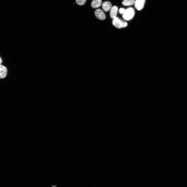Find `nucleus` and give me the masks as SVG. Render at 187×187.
<instances>
[{
    "label": "nucleus",
    "mask_w": 187,
    "mask_h": 187,
    "mask_svg": "<svg viewBox=\"0 0 187 187\" xmlns=\"http://www.w3.org/2000/svg\"><path fill=\"white\" fill-rule=\"evenodd\" d=\"M118 11V7L116 6H114L112 7L110 10V15L111 18L113 19L117 16Z\"/></svg>",
    "instance_id": "nucleus-6"
},
{
    "label": "nucleus",
    "mask_w": 187,
    "mask_h": 187,
    "mask_svg": "<svg viewBox=\"0 0 187 187\" xmlns=\"http://www.w3.org/2000/svg\"><path fill=\"white\" fill-rule=\"evenodd\" d=\"M112 22L113 25L118 29L125 28L128 25L127 22L117 17L113 19Z\"/></svg>",
    "instance_id": "nucleus-2"
},
{
    "label": "nucleus",
    "mask_w": 187,
    "mask_h": 187,
    "mask_svg": "<svg viewBox=\"0 0 187 187\" xmlns=\"http://www.w3.org/2000/svg\"><path fill=\"white\" fill-rule=\"evenodd\" d=\"M145 0H136L134 3L135 7L138 10L142 9L144 6Z\"/></svg>",
    "instance_id": "nucleus-4"
},
{
    "label": "nucleus",
    "mask_w": 187,
    "mask_h": 187,
    "mask_svg": "<svg viewBox=\"0 0 187 187\" xmlns=\"http://www.w3.org/2000/svg\"><path fill=\"white\" fill-rule=\"evenodd\" d=\"M95 15L96 17L101 20H104L106 18V16L103 11L101 9H98L95 11Z\"/></svg>",
    "instance_id": "nucleus-3"
},
{
    "label": "nucleus",
    "mask_w": 187,
    "mask_h": 187,
    "mask_svg": "<svg viewBox=\"0 0 187 187\" xmlns=\"http://www.w3.org/2000/svg\"><path fill=\"white\" fill-rule=\"evenodd\" d=\"M135 13V10L133 8H128L125 10L124 13L122 15V17L125 21H130L133 18Z\"/></svg>",
    "instance_id": "nucleus-1"
},
{
    "label": "nucleus",
    "mask_w": 187,
    "mask_h": 187,
    "mask_svg": "<svg viewBox=\"0 0 187 187\" xmlns=\"http://www.w3.org/2000/svg\"><path fill=\"white\" fill-rule=\"evenodd\" d=\"M102 2V0H93L91 3V6L93 8H97L101 6Z\"/></svg>",
    "instance_id": "nucleus-8"
},
{
    "label": "nucleus",
    "mask_w": 187,
    "mask_h": 187,
    "mask_svg": "<svg viewBox=\"0 0 187 187\" xmlns=\"http://www.w3.org/2000/svg\"><path fill=\"white\" fill-rule=\"evenodd\" d=\"M7 72L6 68L4 66L0 64V78H5L6 76Z\"/></svg>",
    "instance_id": "nucleus-5"
},
{
    "label": "nucleus",
    "mask_w": 187,
    "mask_h": 187,
    "mask_svg": "<svg viewBox=\"0 0 187 187\" xmlns=\"http://www.w3.org/2000/svg\"><path fill=\"white\" fill-rule=\"evenodd\" d=\"M2 62V59L0 57V64H1Z\"/></svg>",
    "instance_id": "nucleus-12"
},
{
    "label": "nucleus",
    "mask_w": 187,
    "mask_h": 187,
    "mask_svg": "<svg viewBox=\"0 0 187 187\" xmlns=\"http://www.w3.org/2000/svg\"><path fill=\"white\" fill-rule=\"evenodd\" d=\"M125 10L124 8H121L119 10V12L120 14L123 15L125 11Z\"/></svg>",
    "instance_id": "nucleus-11"
},
{
    "label": "nucleus",
    "mask_w": 187,
    "mask_h": 187,
    "mask_svg": "<svg viewBox=\"0 0 187 187\" xmlns=\"http://www.w3.org/2000/svg\"><path fill=\"white\" fill-rule=\"evenodd\" d=\"M135 0H123L122 4L125 6H130L134 4Z\"/></svg>",
    "instance_id": "nucleus-9"
},
{
    "label": "nucleus",
    "mask_w": 187,
    "mask_h": 187,
    "mask_svg": "<svg viewBox=\"0 0 187 187\" xmlns=\"http://www.w3.org/2000/svg\"><path fill=\"white\" fill-rule=\"evenodd\" d=\"M76 1L77 4L79 5H82L85 3L86 0H76Z\"/></svg>",
    "instance_id": "nucleus-10"
},
{
    "label": "nucleus",
    "mask_w": 187,
    "mask_h": 187,
    "mask_svg": "<svg viewBox=\"0 0 187 187\" xmlns=\"http://www.w3.org/2000/svg\"><path fill=\"white\" fill-rule=\"evenodd\" d=\"M112 6L111 3L108 1H106L103 2L102 4L103 9L105 11H108L110 10Z\"/></svg>",
    "instance_id": "nucleus-7"
}]
</instances>
